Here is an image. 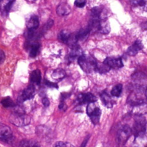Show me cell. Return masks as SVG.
I'll list each match as a JSON object with an SVG mask.
<instances>
[{"label":"cell","mask_w":147,"mask_h":147,"mask_svg":"<svg viewBox=\"0 0 147 147\" xmlns=\"http://www.w3.org/2000/svg\"><path fill=\"white\" fill-rule=\"evenodd\" d=\"M146 128V122L144 118L138 117L135 120L133 126L132 133L136 137L142 136L145 131Z\"/></svg>","instance_id":"obj_3"},{"label":"cell","mask_w":147,"mask_h":147,"mask_svg":"<svg viewBox=\"0 0 147 147\" xmlns=\"http://www.w3.org/2000/svg\"><path fill=\"white\" fill-rule=\"evenodd\" d=\"M103 63L107 64L110 68L113 69H119L123 65L121 57H107L105 59Z\"/></svg>","instance_id":"obj_9"},{"label":"cell","mask_w":147,"mask_h":147,"mask_svg":"<svg viewBox=\"0 0 147 147\" xmlns=\"http://www.w3.org/2000/svg\"><path fill=\"white\" fill-rule=\"evenodd\" d=\"M9 119L13 125L17 127H22L29 125L31 118L30 116L21 111H16L10 114Z\"/></svg>","instance_id":"obj_1"},{"label":"cell","mask_w":147,"mask_h":147,"mask_svg":"<svg viewBox=\"0 0 147 147\" xmlns=\"http://www.w3.org/2000/svg\"><path fill=\"white\" fill-rule=\"evenodd\" d=\"M122 91V85L121 84H118L114 86L111 91V94L112 96L119 97Z\"/></svg>","instance_id":"obj_19"},{"label":"cell","mask_w":147,"mask_h":147,"mask_svg":"<svg viewBox=\"0 0 147 147\" xmlns=\"http://www.w3.org/2000/svg\"><path fill=\"white\" fill-rule=\"evenodd\" d=\"M59 109H60V110H65V109H66V105H65V104L64 103H63V102H61L60 104H59Z\"/></svg>","instance_id":"obj_30"},{"label":"cell","mask_w":147,"mask_h":147,"mask_svg":"<svg viewBox=\"0 0 147 147\" xmlns=\"http://www.w3.org/2000/svg\"><path fill=\"white\" fill-rule=\"evenodd\" d=\"M42 103L43 104V105L45 107H48L49 106V105H50V102H49L48 99L47 98H42Z\"/></svg>","instance_id":"obj_27"},{"label":"cell","mask_w":147,"mask_h":147,"mask_svg":"<svg viewBox=\"0 0 147 147\" xmlns=\"http://www.w3.org/2000/svg\"><path fill=\"white\" fill-rule=\"evenodd\" d=\"M1 103L5 107H14L16 106V104L13 101V100L10 97H6L3 99Z\"/></svg>","instance_id":"obj_20"},{"label":"cell","mask_w":147,"mask_h":147,"mask_svg":"<svg viewBox=\"0 0 147 147\" xmlns=\"http://www.w3.org/2000/svg\"><path fill=\"white\" fill-rule=\"evenodd\" d=\"M56 12L59 16H66L71 12V7L66 2H62L57 6Z\"/></svg>","instance_id":"obj_12"},{"label":"cell","mask_w":147,"mask_h":147,"mask_svg":"<svg viewBox=\"0 0 147 147\" xmlns=\"http://www.w3.org/2000/svg\"><path fill=\"white\" fill-rule=\"evenodd\" d=\"M131 3L136 7H141L147 10V0H131Z\"/></svg>","instance_id":"obj_22"},{"label":"cell","mask_w":147,"mask_h":147,"mask_svg":"<svg viewBox=\"0 0 147 147\" xmlns=\"http://www.w3.org/2000/svg\"><path fill=\"white\" fill-rule=\"evenodd\" d=\"M100 98L106 106L108 107H110L112 106L113 101L110 96L106 92H103L100 94Z\"/></svg>","instance_id":"obj_18"},{"label":"cell","mask_w":147,"mask_h":147,"mask_svg":"<svg viewBox=\"0 0 147 147\" xmlns=\"http://www.w3.org/2000/svg\"><path fill=\"white\" fill-rule=\"evenodd\" d=\"M143 45L142 42L139 40H137L127 48V53L130 56H134L141 51Z\"/></svg>","instance_id":"obj_11"},{"label":"cell","mask_w":147,"mask_h":147,"mask_svg":"<svg viewBox=\"0 0 147 147\" xmlns=\"http://www.w3.org/2000/svg\"><path fill=\"white\" fill-rule=\"evenodd\" d=\"M41 45L38 42H36L31 44L29 47V56L32 57H34L38 54Z\"/></svg>","instance_id":"obj_17"},{"label":"cell","mask_w":147,"mask_h":147,"mask_svg":"<svg viewBox=\"0 0 147 147\" xmlns=\"http://www.w3.org/2000/svg\"><path fill=\"white\" fill-rule=\"evenodd\" d=\"M87 113L94 125H96L99 122L101 115V110L99 107H92L88 105L87 107Z\"/></svg>","instance_id":"obj_7"},{"label":"cell","mask_w":147,"mask_h":147,"mask_svg":"<svg viewBox=\"0 0 147 147\" xmlns=\"http://www.w3.org/2000/svg\"><path fill=\"white\" fill-rule=\"evenodd\" d=\"M87 0H75V5L78 7H83L86 5Z\"/></svg>","instance_id":"obj_26"},{"label":"cell","mask_w":147,"mask_h":147,"mask_svg":"<svg viewBox=\"0 0 147 147\" xmlns=\"http://www.w3.org/2000/svg\"><path fill=\"white\" fill-rule=\"evenodd\" d=\"M143 27H144L145 29H147V22L144 24V26Z\"/></svg>","instance_id":"obj_32"},{"label":"cell","mask_w":147,"mask_h":147,"mask_svg":"<svg viewBox=\"0 0 147 147\" xmlns=\"http://www.w3.org/2000/svg\"><path fill=\"white\" fill-rule=\"evenodd\" d=\"M27 28L28 29L35 30L39 25V21L37 16H32L30 19L28 20L27 22Z\"/></svg>","instance_id":"obj_14"},{"label":"cell","mask_w":147,"mask_h":147,"mask_svg":"<svg viewBox=\"0 0 147 147\" xmlns=\"http://www.w3.org/2000/svg\"><path fill=\"white\" fill-rule=\"evenodd\" d=\"M44 84L47 86L49 87H51V88H58V85L55 83H53L51 82L48 80L44 79Z\"/></svg>","instance_id":"obj_25"},{"label":"cell","mask_w":147,"mask_h":147,"mask_svg":"<svg viewBox=\"0 0 147 147\" xmlns=\"http://www.w3.org/2000/svg\"><path fill=\"white\" fill-rule=\"evenodd\" d=\"M65 71L63 69L57 68L53 71L52 74V77L55 80H60L65 77Z\"/></svg>","instance_id":"obj_16"},{"label":"cell","mask_w":147,"mask_h":147,"mask_svg":"<svg viewBox=\"0 0 147 147\" xmlns=\"http://www.w3.org/2000/svg\"><path fill=\"white\" fill-rule=\"evenodd\" d=\"M14 136L10 128L7 125L1 124L0 126V139L5 143H10L13 140Z\"/></svg>","instance_id":"obj_6"},{"label":"cell","mask_w":147,"mask_h":147,"mask_svg":"<svg viewBox=\"0 0 147 147\" xmlns=\"http://www.w3.org/2000/svg\"><path fill=\"white\" fill-rule=\"evenodd\" d=\"M145 95H146V98H147V89H146V91H145Z\"/></svg>","instance_id":"obj_33"},{"label":"cell","mask_w":147,"mask_h":147,"mask_svg":"<svg viewBox=\"0 0 147 147\" xmlns=\"http://www.w3.org/2000/svg\"><path fill=\"white\" fill-rule=\"evenodd\" d=\"M97 100L96 96L91 92L82 93L78 96L77 102L78 104H86L92 103Z\"/></svg>","instance_id":"obj_8"},{"label":"cell","mask_w":147,"mask_h":147,"mask_svg":"<svg viewBox=\"0 0 147 147\" xmlns=\"http://www.w3.org/2000/svg\"><path fill=\"white\" fill-rule=\"evenodd\" d=\"M78 63L81 68L86 72H91L92 70H96L98 66L96 60L91 57L80 55L78 57Z\"/></svg>","instance_id":"obj_2"},{"label":"cell","mask_w":147,"mask_h":147,"mask_svg":"<svg viewBox=\"0 0 147 147\" xmlns=\"http://www.w3.org/2000/svg\"><path fill=\"white\" fill-rule=\"evenodd\" d=\"M89 137H90V136H87L86 137L84 140L83 141V142H82V144L81 145V146H84L86 145V144H87V142H88V141L89 140Z\"/></svg>","instance_id":"obj_31"},{"label":"cell","mask_w":147,"mask_h":147,"mask_svg":"<svg viewBox=\"0 0 147 147\" xmlns=\"http://www.w3.org/2000/svg\"><path fill=\"white\" fill-rule=\"evenodd\" d=\"M132 133V129L127 125L122 126L117 132V142L120 145H124Z\"/></svg>","instance_id":"obj_4"},{"label":"cell","mask_w":147,"mask_h":147,"mask_svg":"<svg viewBox=\"0 0 147 147\" xmlns=\"http://www.w3.org/2000/svg\"><path fill=\"white\" fill-rule=\"evenodd\" d=\"M91 30V29L88 26L86 29H82L75 34V37L78 41L84 40L88 37Z\"/></svg>","instance_id":"obj_13"},{"label":"cell","mask_w":147,"mask_h":147,"mask_svg":"<svg viewBox=\"0 0 147 147\" xmlns=\"http://www.w3.org/2000/svg\"><path fill=\"white\" fill-rule=\"evenodd\" d=\"M35 95V88L33 84L28 86L19 95L17 98L18 102L22 103L27 100L32 99Z\"/></svg>","instance_id":"obj_5"},{"label":"cell","mask_w":147,"mask_h":147,"mask_svg":"<svg viewBox=\"0 0 147 147\" xmlns=\"http://www.w3.org/2000/svg\"><path fill=\"white\" fill-rule=\"evenodd\" d=\"M53 25V21L52 20H49L48 21V22L46 23V24L44 25L42 29V32L45 33L47 32L48 29H49Z\"/></svg>","instance_id":"obj_24"},{"label":"cell","mask_w":147,"mask_h":147,"mask_svg":"<svg viewBox=\"0 0 147 147\" xmlns=\"http://www.w3.org/2000/svg\"><path fill=\"white\" fill-rule=\"evenodd\" d=\"M30 81L33 83L36 84H40L41 80V72L38 69L33 70L30 74Z\"/></svg>","instance_id":"obj_15"},{"label":"cell","mask_w":147,"mask_h":147,"mask_svg":"<svg viewBox=\"0 0 147 147\" xmlns=\"http://www.w3.org/2000/svg\"><path fill=\"white\" fill-rule=\"evenodd\" d=\"M58 38L61 41L68 44V45L70 44V45H72L77 41L75 37L74 39H71V34L68 31L65 30H63L59 32L58 34Z\"/></svg>","instance_id":"obj_10"},{"label":"cell","mask_w":147,"mask_h":147,"mask_svg":"<svg viewBox=\"0 0 147 147\" xmlns=\"http://www.w3.org/2000/svg\"><path fill=\"white\" fill-rule=\"evenodd\" d=\"M0 60H1V64H2L3 62L5 60V53L3 52V51L2 50L1 51V53H0Z\"/></svg>","instance_id":"obj_29"},{"label":"cell","mask_w":147,"mask_h":147,"mask_svg":"<svg viewBox=\"0 0 147 147\" xmlns=\"http://www.w3.org/2000/svg\"><path fill=\"white\" fill-rule=\"evenodd\" d=\"M14 1V0H3V2L2 1V7L5 13H7L10 11Z\"/></svg>","instance_id":"obj_23"},{"label":"cell","mask_w":147,"mask_h":147,"mask_svg":"<svg viewBox=\"0 0 147 147\" xmlns=\"http://www.w3.org/2000/svg\"><path fill=\"white\" fill-rule=\"evenodd\" d=\"M67 145V142H64L61 141L57 142L55 144H54L55 146H66Z\"/></svg>","instance_id":"obj_28"},{"label":"cell","mask_w":147,"mask_h":147,"mask_svg":"<svg viewBox=\"0 0 147 147\" xmlns=\"http://www.w3.org/2000/svg\"><path fill=\"white\" fill-rule=\"evenodd\" d=\"M20 146H40L38 142L33 140H23L19 144Z\"/></svg>","instance_id":"obj_21"}]
</instances>
